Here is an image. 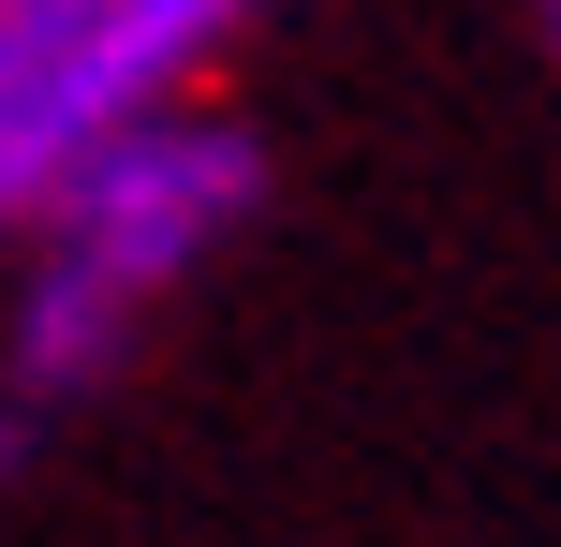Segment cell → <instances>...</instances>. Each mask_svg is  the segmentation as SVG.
<instances>
[{
    "label": "cell",
    "mask_w": 561,
    "mask_h": 547,
    "mask_svg": "<svg viewBox=\"0 0 561 547\" xmlns=\"http://www.w3.org/2000/svg\"><path fill=\"white\" fill-rule=\"evenodd\" d=\"M252 223H266V134L222 104H163L75 148L30 193V223L0 237L15 252V282H0V474L45 459Z\"/></svg>",
    "instance_id": "1"
},
{
    "label": "cell",
    "mask_w": 561,
    "mask_h": 547,
    "mask_svg": "<svg viewBox=\"0 0 561 547\" xmlns=\"http://www.w3.org/2000/svg\"><path fill=\"white\" fill-rule=\"evenodd\" d=\"M252 15H280V0H0V237L118 118L207 104V75Z\"/></svg>",
    "instance_id": "2"
},
{
    "label": "cell",
    "mask_w": 561,
    "mask_h": 547,
    "mask_svg": "<svg viewBox=\"0 0 561 547\" xmlns=\"http://www.w3.org/2000/svg\"><path fill=\"white\" fill-rule=\"evenodd\" d=\"M547 30H561V0H547Z\"/></svg>",
    "instance_id": "3"
}]
</instances>
